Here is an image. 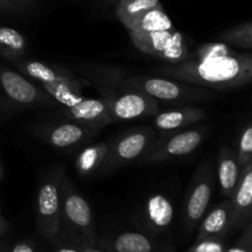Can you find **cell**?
<instances>
[{
	"instance_id": "obj_1",
	"label": "cell",
	"mask_w": 252,
	"mask_h": 252,
	"mask_svg": "<svg viewBox=\"0 0 252 252\" xmlns=\"http://www.w3.org/2000/svg\"><path fill=\"white\" fill-rule=\"evenodd\" d=\"M155 75L193 84L204 89L233 90L249 84L252 79V56L236 53L225 58L187 61L153 70Z\"/></svg>"
},
{
	"instance_id": "obj_2",
	"label": "cell",
	"mask_w": 252,
	"mask_h": 252,
	"mask_svg": "<svg viewBox=\"0 0 252 252\" xmlns=\"http://www.w3.org/2000/svg\"><path fill=\"white\" fill-rule=\"evenodd\" d=\"M117 90H137L154 98L164 101H181V102H198L211 98L208 89L184 83L170 78L159 76L133 75L118 80ZM116 90V91H117Z\"/></svg>"
},
{
	"instance_id": "obj_3",
	"label": "cell",
	"mask_w": 252,
	"mask_h": 252,
	"mask_svg": "<svg viewBox=\"0 0 252 252\" xmlns=\"http://www.w3.org/2000/svg\"><path fill=\"white\" fill-rule=\"evenodd\" d=\"M62 217L68 228L83 241L84 246H95L96 230L94 216L89 202L75 187L64 177H61Z\"/></svg>"
},
{
	"instance_id": "obj_4",
	"label": "cell",
	"mask_w": 252,
	"mask_h": 252,
	"mask_svg": "<svg viewBox=\"0 0 252 252\" xmlns=\"http://www.w3.org/2000/svg\"><path fill=\"white\" fill-rule=\"evenodd\" d=\"M157 134L153 127H143L129 130L108 145V152L98 171L101 175L110 174L125 165L139 160L149 149Z\"/></svg>"
},
{
	"instance_id": "obj_5",
	"label": "cell",
	"mask_w": 252,
	"mask_h": 252,
	"mask_svg": "<svg viewBox=\"0 0 252 252\" xmlns=\"http://www.w3.org/2000/svg\"><path fill=\"white\" fill-rule=\"evenodd\" d=\"M204 139L202 129L166 132L155 137L149 149L138 160L140 165H154L194 152Z\"/></svg>"
},
{
	"instance_id": "obj_6",
	"label": "cell",
	"mask_w": 252,
	"mask_h": 252,
	"mask_svg": "<svg viewBox=\"0 0 252 252\" xmlns=\"http://www.w3.org/2000/svg\"><path fill=\"white\" fill-rule=\"evenodd\" d=\"M214 189V169L211 162L203 161L196 170L184 204V219L189 230L201 223L211 203Z\"/></svg>"
},
{
	"instance_id": "obj_7",
	"label": "cell",
	"mask_w": 252,
	"mask_h": 252,
	"mask_svg": "<svg viewBox=\"0 0 252 252\" xmlns=\"http://www.w3.org/2000/svg\"><path fill=\"white\" fill-rule=\"evenodd\" d=\"M101 98L107 106L113 122L148 117L159 112V102L157 98L142 91H107L101 94Z\"/></svg>"
},
{
	"instance_id": "obj_8",
	"label": "cell",
	"mask_w": 252,
	"mask_h": 252,
	"mask_svg": "<svg viewBox=\"0 0 252 252\" xmlns=\"http://www.w3.org/2000/svg\"><path fill=\"white\" fill-rule=\"evenodd\" d=\"M61 177L56 174L41 185L37 194V226L48 240L58 238L63 223L61 202Z\"/></svg>"
},
{
	"instance_id": "obj_9",
	"label": "cell",
	"mask_w": 252,
	"mask_h": 252,
	"mask_svg": "<svg viewBox=\"0 0 252 252\" xmlns=\"http://www.w3.org/2000/svg\"><path fill=\"white\" fill-rule=\"evenodd\" d=\"M0 88L9 100L19 105L27 107H52L57 105L39 84L11 69H0Z\"/></svg>"
},
{
	"instance_id": "obj_10",
	"label": "cell",
	"mask_w": 252,
	"mask_h": 252,
	"mask_svg": "<svg viewBox=\"0 0 252 252\" xmlns=\"http://www.w3.org/2000/svg\"><path fill=\"white\" fill-rule=\"evenodd\" d=\"M230 201V228L241 229L251 221L252 162L240 171L238 185Z\"/></svg>"
},
{
	"instance_id": "obj_11",
	"label": "cell",
	"mask_w": 252,
	"mask_h": 252,
	"mask_svg": "<svg viewBox=\"0 0 252 252\" xmlns=\"http://www.w3.org/2000/svg\"><path fill=\"white\" fill-rule=\"evenodd\" d=\"M63 115L66 120L81 123L94 128L102 127L113 122L108 108L102 98H85L70 107H64Z\"/></svg>"
},
{
	"instance_id": "obj_12",
	"label": "cell",
	"mask_w": 252,
	"mask_h": 252,
	"mask_svg": "<svg viewBox=\"0 0 252 252\" xmlns=\"http://www.w3.org/2000/svg\"><path fill=\"white\" fill-rule=\"evenodd\" d=\"M15 68L38 84H62V83H73L78 80L73 74L66 69L61 66L48 65L39 61H32V59L21 58L19 61L11 62Z\"/></svg>"
},
{
	"instance_id": "obj_13",
	"label": "cell",
	"mask_w": 252,
	"mask_h": 252,
	"mask_svg": "<svg viewBox=\"0 0 252 252\" xmlns=\"http://www.w3.org/2000/svg\"><path fill=\"white\" fill-rule=\"evenodd\" d=\"M93 134V128L84 126L81 123L64 122L53 126L44 130V139L54 148L65 149V148L75 147L90 139Z\"/></svg>"
},
{
	"instance_id": "obj_14",
	"label": "cell",
	"mask_w": 252,
	"mask_h": 252,
	"mask_svg": "<svg viewBox=\"0 0 252 252\" xmlns=\"http://www.w3.org/2000/svg\"><path fill=\"white\" fill-rule=\"evenodd\" d=\"M154 128L161 132H172L182 127H189L207 117V112L199 107H180L164 112H158Z\"/></svg>"
},
{
	"instance_id": "obj_15",
	"label": "cell",
	"mask_w": 252,
	"mask_h": 252,
	"mask_svg": "<svg viewBox=\"0 0 252 252\" xmlns=\"http://www.w3.org/2000/svg\"><path fill=\"white\" fill-rule=\"evenodd\" d=\"M176 32V29L154 32H129V36L140 52L147 56L162 59L174 41Z\"/></svg>"
},
{
	"instance_id": "obj_16",
	"label": "cell",
	"mask_w": 252,
	"mask_h": 252,
	"mask_svg": "<svg viewBox=\"0 0 252 252\" xmlns=\"http://www.w3.org/2000/svg\"><path fill=\"white\" fill-rule=\"evenodd\" d=\"M230 229V201L229 198L224 199L221 203L211 213L201 220L198 229L197 241L206 240V239H221Z\"/></svg>"
},
{
	"instance_id": "obj_17",
	"label": "cell",
	"mask_w": 252,
	"mask_h": 252,
	"mask_svg": "<svg viewBox=\"0 0 252 252\" xmlns=\"http://www.w3.org/2000/svg\"><path fill=\"white\" fill-rule=\"evenodd\" d=\"M145 221L152 230L162 233L170 228L174 219V207L166 196L153 194L145 203Z\"/></svg>"
},
{
	"instance_id": "obj_18",
	"label": "cell",
	"mask_w": 252,
	"mask_h": 252,
	"mask_svg": "<svg viewBox=\"0 0 252 252\" xmlns=\"http://www.w3.org/2000/svg\"><path fill=\"white\" fill-rule=\"evenodd\" d=\"M240 176L236 152L230 147H223L218 155V181L223 197L229 198L233 194Z\"/></svg>"
},
{
	"instance_id": "obj_19",
	"label": "cell",
	"mask_w": 252,
	"mask_h": 252,
	"mask_svg": "<svg viewBox=\"0 0 252 252\" xmlns=\"http://www.w3.org/2000/svg\"><path fill=\"white\" fill-rule=\"evenodd\" d=\"M110 249L113 252H161L152 238L137 231L118 234L110 243Z\"/></svg>"
},
{
	"instance_id": "obj_20",
	"label": "cell",
	"mask_w": 252,
	"mask_h": 252,
	"mask_svg": "<svg viewBox=\"0 0 252 252\" xmlns=\"http://www.w3.org/2000/svg\"><path fill=\"white\" fill-rule=\"evenodd\" d=\"M126 29L128 30V32H154L174 30L175 26L165 12L164 6L159 5V6L143 12Z\"/></svg>"
},
{
	"instance_id": "obj_21",
	"label": "cell",
	"mask_w": 252,
	"mask_h": 252,
	"mask_svg": "<svg viewBox=\"0 0 252 252\" xmlns=\"http://www.w3.org/2000/svg\"><path fill=\"white\" fill-rule=\"evenodd\" d=\"M110 143H96L84 148L75 160L76 171L80 176H90L98 171L108 152Z\"/></svg>"
},
{
	"instance_id": "obj_22",
	"label": "cell",
	"mask_w": 252,
	"mask_h": 252,
	"mask_svg": "<svg viewBox=\"0 0 252 252\" xmlns=\"http://www.w3.org/2000/svg\"><path fill=\"white\" fill-rule=\"evenodd\" d=\"M27 42L24 34L9 26L0 27V54L7 61L15 62L24 58Z\"/></svg>"
},
{
	"instance_id": "obj_23",
	"label": "cell",
	"mask_w": 252,
	"mask_h": 252,
	"mask_svg": "<svg viewBox=\"0 0 252 252\" xmlns=\"http://www.w3.org/2000/svg\"><path fill=\"white\" fill-rule=\"evenodd\" d=\"M159 5H161L159 0H117L115 12L123 26L127 27L143 12Z\"/></svg>"
},
{
	"instance_id": "obj_24",
	"label": "cell",
	"mask_w": 252,
	"mask_h": 252,
	"mask_svg": "<svg viewBox=\"0 0 252 252\" xmlns=\"http://www.w3.org/2000/svg\"><path fill=\"white\" fill-rule=\"evenodd\" d=\"M220 42H224L228 46L239 47L243 49L252 48V21L244 22L235 27H231L228 31L220 34Z\"/></svg>"
},
{
	"instance_id": "obj_25",
	"label": "cell",
	"mask_w": 252,
	"mask_h": 252,
	"mask_svg": "<svg viewBox=\"0 0 252 252\" xmlns=\"http://www.w3.org/2000/svg\"><path fill=\"white\" fill-rule=\"evenodd\" d=\"M238 52L233 51L230 46L224 42H212V43L199 44L193 53H189V61H206V59L225 58L236 54Z\"/></svg>"
},
{
	"instance_id": "obj_26",
	"label": "cell",
	"mask_w": 252,
	"mask_h": 252,
	"mask_svg": "<svg viewBox=\"0 0 252 252\" xmlns=\"http://www.w3.org/2000/svg\"><path fill=\"white\" fill-rule=\"evenodd\" d=\"M236 158L240 171L252 162V127L250 125L246 126L241 132Z\"/></svg>"
},
{
	"instance_id": "obj_27",
	"label": "cell",
	"mask_w": 252,
	"mask_h": 252,
	"mask_svg": "<svg viewBox=\"0 0 252 252\" xmlns=\"http://www.w3.org/2000/svg\"><path fill=\"white\" fill-rule=\"evenodd\" d=\"M225 245L220 239H206L197 241L196 245L192 246L186 252H225Z\"/></svg>"
},
{
	"instance_id": "obj_28",
	"label": "cell",
	"mask_w": 252,
	"mask_h": 252,
	"mask_svg": "<svg viewBox=\"0 0 252 252\" xmlns=\"http://www.w3.org/2000/svg\"><path fill=\"white\" fill-rule=\"evenodd\" d=\"M225 252H251V239L246 240L245 244H241L239 241V244L234 248L225 249Z\"/></svg>"
},
{
	"instance_id": "obj_29",
	"label": "cell",
	"mask_w": 252,
	"mask_h": 252,
	"mask_svg": "<svg viewBox=\"0 0 252 252\" xmlns=\"http://www.w3.org/2000/svg\"><path fill=\"white\" fill-rule=\"evenodd\" d=\"M16 11H19V9L10 0H0V14H7V12Z\"/></svg>"
},
{
	"instance_id": "obj_30",
	"label": "cell",
	"mask_w": 252,
	"mask_h": 252,
	"mask_svg": "<svg viewBox=\"0 0 252 252\" xmlns=\"http://www.w3.org/2000/svg\"><path fill=\"white\" fill-rule=\"evenodd\" d=\"M10 252H36V251H34V249L32 248V245H30L29 243H26V241H21V243L15 244Z\"/></svg>"
},
{
	"instance_id": "obj_31",
	"label": "cell",
	"mask_w": 252,
	"mask_h": 252,
	"mask_svg": "<svg viewBox=\"0 0 252 252\" xmlns=\"http://www.w3.org/2000/svg\"><path fill=\"white\" fill-rule=\"evenodd\" d=\"M10 1H11L19 10L34 6V4H36V0H10Z\"/></svg>"
},
{
	"instance_id": "obj_32",
	"label": "cell",
	"mask_w": 252,
	"mask_h": 252,
	"mask_svg": "<svg viewBox=\"0 0 252 252\" xmlns=\"http://www.w3.org/2000/svg\"><path fill=\"white\" fill-rule=\"evenodd\" d=\"M7 229H9V223H7L6 219L2 217L1 211H0V238H2V236L6 234Z\"/></svg>"
},
{
	"instance_id": "obj_33",
	"label": "cell",
	"mask_w": 252,
	"mask_h": 252,
	"mask_svg": "<svg viewBox=\"0 0 252 252\" xmlns=\"http://www.w3.org/2000/svg\"><path fill=\"white\" fill-rule=\"evenodd\" d=\"M56 252H81V250L76 248V246H63V248H61Z\"/></svg>"
},
{
	"instance_id": "obj_34",
	"label": "cell",
	"mask_w": 252,
	"mask_h": 252,
	"mask_svg": "<svg viewBox=\"0 0 252 252\" xmlns=\"http://www.w3.org/2000/svg\"><path fill=\"white\" fill-rule=\"evenodd\" d=\"M81 252H102V251L96 249L95 246H84V249L81 250Z\"/></svg>"
},
{
	"instance_id": "obj_35",
	"label": "cell",
	"mask_w": 252,
	"mask_h": 252,
	"mask_svg": "<svg viewBox=\"0 0 252 252\" xmlns=\"http://www.w3.org/2000/svg\"><path fill=\"white\" fill-rule=\"evenodd\" d=\"M2 177V167H1V164H0V180H1Z\"/></svg>"
},
{
	"instance_id": "obj_36",
	"label": "cell",
	"mask_w": 252,
	"mask_h": 252,
	"mask_svg": "<svg viewBox=\"0 0 252 252\" xmlns=\"http://www.w3.org/2000/svg\"><path fill=\"white\" fill-rule=\"evenodd\" d=\"M110 1H112V2H116V1H117V0H110Z\"/></svg>"
},
{
	"instance_id": "obj_37",
	"label": "cell",
	"mask_w": 252,
	"mask_h": 252,
	"mask_svg": "<svg viewBox=\"0 0 252 252\" xmlns=\"http://www.w3.org/2000/svg\"><path fill=\"white\" fill-rule=\"evenodd\" d=\"M0 252H7V251H5V250H0Z\"/></svg>"
}]
</instances>
